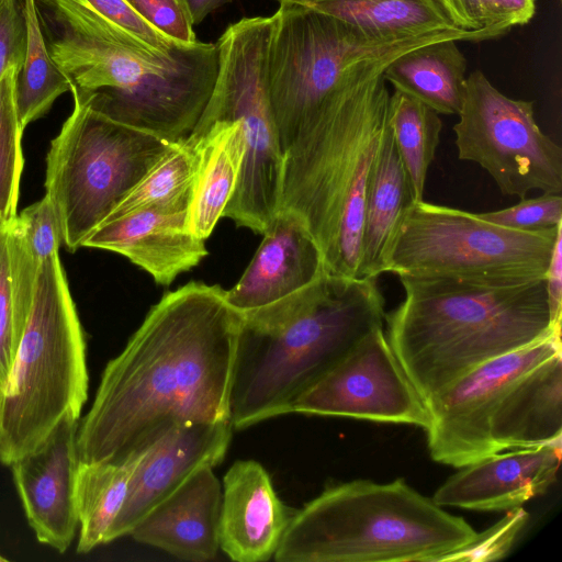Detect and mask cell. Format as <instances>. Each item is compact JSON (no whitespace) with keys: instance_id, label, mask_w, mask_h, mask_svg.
<instances>
[{"instance_id":"obj_1","label":"cell","mask_w":562,"mask_h":562,"mask_svg":"<svg viewBox=\"0 0 562 562\" xmlns=\"http://www.w3.org/2000/svg\"><path fill=\"white\" fill-rule=\"evenodd\" d=\"M225 292L191 281L150 308L79 422V461L122 463L177 427L229 422L243 315Z\"/></svg>"},{"instance_id":"obj_2","label":"cell","mask_w":562,"mask_h":562,"mask_svg":"<svg viewBox=\"0 0 562 562\" xmlns=\"http://www.w3.org/2000/svg\"><path fill=\"white\" fill-rule=\"evenodd\" d=\"M375 278L323 272L296 292L241 313L229 423L245 429L290 414L295 401L383 326Z\"/></svg>"},{"instance_id":"obj_3","label":"cell","mask_w":562,"mask_h":562,"mask_svg":"<svg viewBox=\"0 0 562 562\" xmlns=\"http://www.w3.org/2000/svg\"><path fill=\"white\" fill-rule=\"evenodd\" d=\"M398 279L405 299L384 316L387 340L426 404L480 364L561 335L544 278L509 285Z\"/></svg>"},{"instance_id":"obj_4","label":"cell","mask_w":562,"mask_h":562,"mask_svg":"<svg viewBox=\"0 0 562 562\" xmlns=\"http://www.w3.org/2000/svg\"><path fill=\"white\" fill-rule=\"evenodd\" d=\"M390 97L381 81L328 105L284 151L279 210L303 220L334 276L359 278L366 192Z\"/></svg>"},{"instance_id":"obj_5","label":"cell","mask_w":562,"mask_h":562,"mask_svg":"<svg viewBox=\"0 0 562 562\" xmlns=\"http://www.w3.org/2000/svg\"><path fill=\"white\" fill-rule=\"evenodd\" d=\"M47 47L70 91L125 125L168 142L187 139L215 83L216 43L198 41L173 53L156 50L127 33L85 36L49 29Z\"/></svg>"},{"instance_id":"obj_6","label":"cell","mask_w":562,"mask_h":562,"mask_svg":"<svg viewBox=\"0 0 562 562\" xmlns=\"http://www.w3.org/2000/svg\"><path fill=\"white\" fill-rule=\"evenodd\" d=\"M474 529L403 479L328 487L296 509L273 558L279 562H439Z\"/></svg>"},{"instance_id":"obj_7","label":"cell","mask_w":562,"mask_h":562,"mask_svg":"<svg viewBox=\"0 0 562 562\" xmlns=\"http://www.w3.org/2000/svg\"><path fill=\"white\" fill-rule=\"evenodd\" d=\"M86 341L58 252L40 271L31 312L0 400V462L37 447L88 398Z\"/></svg>"},{"instance_id":"obj_8","label":"cell","mask_w":562,"mask_h":562,"mask_svg":"<svg viewBox=\"0 0 562 562\" xmlns=\"http://www.w3.org/2000/svg\"><path fill=\"white\" fill-rule=\"evenodd\" d=\"M70 92L72 112L46 156L45 194L74 252L172 142L114 121Z\"/></svg>"},{"instance_id":"obj_9","label":"cell","mask_w":562,"mask_h":562,"mask_svg":"<svg viewBox=\"0 0 562 562\" xmlns=\"http://www.w3.org/2000/svg\"><path fill=\"white\" fill-rule=\"evenodd\" d=\"M274 23L276 13L243 18L222 33L216 42L215 83L196 123L240 122L245 156L223 217L260 234L280 209L284 161L269 97L268 57Z\"/></svg>"},{"instance_id":"obj_10","label":"cell","mask_w":562,"mask_h":562,"mask_svg":"<svg viewBox=\"0 0 562 562\" xmlns=\"http://www.w3.org/2000/svg\"><path fill=\"white\" fill-rule=\"evenodd\" d=\"M562 224L518 231L423 201L406 209L389 258L398 277L509 285L543 279Z\"/></svg>"},{"instance_id":"obj_11","label":"cell","mask_w":562,"mask_h":562,"mask_svg":"<svg viewBox=\"0 0 562 562\" xmlns=\"http://www.w3.org/2000/svg\"><path fill=\"white\" fill-rule=\"evenodd\" d=\"M533 104L503 94L481 70L467 77L453 126L458 157L479 164L505 195L562 191V148L538 126Z\"/></svg>"},{"instance_id":"obj_12","label":"cell","mask_w":562,"mask_h":562,"mask_svg":"<svg viewBox=\"0 0 562 562\" xmlns=\"http://www.w3.org/2000/svg\"><path fill=\"white\" fill-rule=\"evenodd\" d=\"M291 413L339 416L427 428L430 415L394 353L383 326L357 346L293 404Z\"/></svg>"},{"instance_id":"obj_13","label":"cell","mask_w":562,"mask_h":562,"mask_svg":"<svg viewBox=\"0 0 562 562\" xmlns=\"http://www.w3.org/2000/svg\"><path fill=\"white\" fill-rule=\"evenodd\" d=\"M559 352L561 335H552L480 364L429 401L430 457L462 468L494 454L490 422L502 397L525 373Z\"/></svg>"},{"instance_id":"obj_14","label":"cell","mask_w":562,"mask_h":562,"mask_svg":"<svg viewBox=\"0 0 562 562\" xmlns=\"http://www.w3.org/2000/svg\"><path fill=\"white\" fill-rule=\"evenodd\" d=\"M80 417L66 413L46 438L10 464L26 520L37 540L60 553L71 544L78 522L75 481Z\"/></svg>"},{"instance_id":"obj_15","label":"cell","mask_w":562,"mask_h":562,"mask_svg":"<svg viewBox=\"0 0 562 562\" xmlns=\"http://www.w3.org/2000/svg\"><path fill=\"white\" fill-rule=\"evenodd\" d=\"M228 420L177 427L150 446L130 480L124 504L106 537V543L130 535L159 503L196 471L220 464L232 440Z\"/></svg>"},{"instance_id":"obj_16","label":"cell","mask_w":562,"mask_h":562,"mask_svg":"<svg viewBox=\"0 0 562 562\" xmlns=\"http://www.w3.org/2000/svg\"><path fill=\"white\" fill-rule=\"evenodd\" d=\"M191 194L101 222L81 247L103 249L126 257L147 271L157 284L169 285L207 256L205 240L187 224Z\"/></svg>"},{"instance_id":"obj_17","label":"cell","mask_w":562,"mask_h":562,"mask_svg":"<svg viewBox=\"0 0 562 562\" xmlns=\"http://www.w3.org/2000/svg\"><path fill=\"white\" fill-rule=\"evenodd\" d=\"M562 443L496 452L462 467L434 494L443 507L499 512L520 507L555 481Z\"/></svg>"},{"instance_id":"obj_18","label":"cell","mask_w":562,"mask_h":562,"mask_svg":"<svg viewBox=\"0 0 562 562\" xmlns=\"http://www.w3.org/2000/svg\"><path fill=\"white\" fill-rule=\"evenodd\" d=\"M295 512L279 498L259 462L237 460L223 479L220 548L236 562L268 561Z\"/></svg>"},{"instance_id":"obj_19","label":"cell","mask_w":562,"mask_h":562,"mask_svg":"<svg viewBox=\"0 0 562 562\" xmlns=\"http://www.w3.org/2000/svg\"><path fill=\"white\" fill-rule=\"evenodd\" d=\"M238 282L225 292L240 313L256 310L306 286L325 272L322 251L303 220L279 210Z\"/></svg>"},{"instance_id":"obj_20","label":"cell","mask_w":562,"mask_h":562,"mask_svg":"<svg viewBox=\"0 0 562 562\" xmlns=\"http://www.w3.org/2000/svg\"><path fill=\"white\" fill-rule=\"evenodd\" d=\"M221 484L206 467L153 508L130 532L137 542L182 560H213L220 548Z\"/></svg>"},{"instance_id":"obj_21","label":"cell","mask_w":562,"mask_h":562,"mask_svg":"<svg viewBox=\"0 0 562 562\" xmlns=\"http://www.w3.org/2000/svg\"><path fill=\"white\" fill-rule=\"evenodd\" d=\"M493 453L562 443V352L519 378L490 422Z\"/></svg>"},{"instance_id":"obj_22","label":"cell","mask_w":562,"mask_h":562,"mask_svg":"<svg viewBox=\"0 0 562 562\" xmlns=\"http://www.w3.org/2000/svg\"><path fill=\"white\" fill-rule=\"evenodd\" d=\"M195 144L198 165L188 207V229L206 240L223 217L236 188L245 156L239 121L196 125L189 136Z\"/></svg>"},{"instance_id":"obj_23","label":"cell","mask_w":562,"mask_h":562,"mask_svg":"<svg viewBox=\"0 0 562 562\" xmlns=\"http://www.w3.org/2000/svg\"><path fill=\"white\" fill-rule=\"evenodd\" d=\"M412 202L408 178L387 125L366 192L359 278L378 279L389 271L393 240Z\"/></svg>"},{"instance_id":"obj_24","label":"cell","mask_w":562,"mask_h":562,"mask_svg":"<svg viewBox=\"0 0 562 562\" xmlns=\"http://www.w3.org/2000/svg\"><path fill=\"white\" fill-rule=\"evenodd\" d=\"M457 43L437 41L402 54L386 66L385 80L438 114L459 115L467 90V59Z\"/></svg>"},{"instance_id":"obj_25","label":"cell","mask_w":562,"mask_h":562,"mask_svg":"<svg viewBox=\"0 0 562 562\" xmlns=\"http://www.w3.org/2000/svg\"><path fill=\"white\" fill-rule=\"evenodd\" d=\"M61 244V225L47 194L8 223L12 292L18 314L25 325L42 266L58 252Z\"/></svg>"},{"instance_id":"obj_26","label":"cell","mask_w":562,"mask_h":562,"mask_svg":"<svg viewBox=\"0 0 562 562\" xmlns=\"http://www.w3.org/2000/svg\"><path fill=\"white\" fill-rule=\"evenodd\" d=\"M146 450L122 463L79 461L75 481L80 526L78 553H88L106 543L108 533L124 504L132 474Z\"/></svg>"},{"instance_id":"obj_27","label":"cell","mask_w":562,"mask_h":562,"mask_svg":"<svg viewBox=\"0 0 562 562\" xmlns=\"http://www.w3.org/2000/svg\"><path fill=\"white\" fill-rule=\"evenodd\" d=\"M36 3L45 9L55 30L85 36L124 32L161 53H173L194 44H183L166 35L126 0H36Z\"/></svg>"},{"instance_id":"obj_28","label":"cell","mask_w":562,"mask_h":562,"mask_svg":"<svg viewBox=\"0 0 562 562\" xmlns=\"http://www.w3.org/2000/svg\"><path fill=\"white\" fill-rule=\"evenodd\" d=\"M305 7L384 35L458 30L435 0H323Z\"/></svg>"},{"instance_id":"obj_29","label":"cell","mask_w":562,"mask_h":562,"mask_svg":"<svg viewBox=\"0 0 562 562\" xmlns=\"http://www.w3.org/2000/svg\"><path fill=\"white\" fill-rule=\"evenodd\" d=\"M26 47L15 83V103L22 130L45 115L71 83L53 60L36 0H22Z\"/></svg>"},{"instance_id":"obj_30","label":"cell","mask_w":562,"mask_h":562,"mask_svg":"<svg viewBox=\"0 0 562 562\" xmlns=\"http://www.w3.org/2000/svg\"><path fill=\"white\" fill-rule=\"evenodd\" d=\"M389 125L406 171L414 202L423 201L426 177L440 139L439 114L404 92L390 97Z\"/></svg>"},{"instance_id":"obj_31","label":"cell","mask_w":562,"mask_h":562,"mask_svg":"<svg viewBox=\"0 0 562 562\" xmlns=\"http://www.w3.org/2000/svg\"><path fill=\"white\" fill-rule=\"evenodd\" d=\"M196 165L198 154L192 139L188 137L184 140L172 143L170 148L103 221L138 209L170 203L191 194Z\"/></svg>"},{"instance_id":"obj_32","label":"cell","mask_w":562,"mask_h":562,"mask_svg":"<svg viewBox=\"0 0 562 562\" xmlns=\"http://www.w3.org/2000/svg\"><path fill=\"white\" fill-rule=\"evenodd\" d=\"M20 67H11L0 80V215L13 220L18 214L20 181L24 166L23 130L20 125L15 83Z\"/></svg>"},{"instance_id":"obj_33","label":"cell","mask_w":562,"mask_h":562,"mask_svg":"<svg viewBox=\"0 0 562 562\" xmlns=\"http://www.w3.org/2000/svg\"><path fill=\"white\" fill-rule=\"evenodd\" d=\"M453 25L464 32L491 31L499 36L528 24L536 0H435Z\"/></svg>"},{"instance_id":"obj_34","label":"cell","mask_w":562,"mask_h":562,"mask_svg":"<svg viewBox=\"0 0 562 562\" xmlns=\"http://www.w3.org/2000/svg\"><path fill=\"white\" fill-rule=\"evenodd\" d=\"M8 223L0 215V393L2 394L25 328L21 321L12 292Z\"/></svg>"},{"instance_id":"obj_35","label":"cell","mask_w":562,"mask_h":562,"mask_svg":"<svg viewBox=\"0 0 562 562\" xmlns=\"http://www.w3.org/2000/svg\"><path fill=\"white\" fill-rule=\"evenodd\" d=\"M476 215L487 222L518 231H547L562 224V198L557 193H543L525 199L513 206Z\"/></svg>"},{"instance_id":"obj_36","label":"cell","mask_w":562,"mask_h":562,"mask_svg":"<svg viewBox=\"0 0 562 562\" xmlns=\"http://www.w3.org/2000/svg\"><path fill=\"white\" fill-rule=\"evenodd\" d=\"M528 519V514L517 507L508 510L497 524L477 533L468 546L452 552L443 561H488L503 558L513 546Z\"/></svg>"},{"instance_id":"obj_37","label":"cell","mask_w":562,"mask_h":562,"mask_svg":"<svg viewBox=\"0 0 562 562\" xmlns=\"http://www.w3.org/2000/svg\"><path fill=\"white\" fill-rule=\"evenodd\" d=\"M156 29L183 43L199 41L184 0H126Z\"/></svg>"},{"instance_id":"obj_38","label":"cell","mask_w":562,"mask_h":562,"mask_svg":"<svg viewBox=\"0 0 562 562\" xmlns=\"http://www.w3.org/2000/svg\"><path fill=\"white\" fill-rule=\"evenodd\" d=\"M25 47L23 1L0 0V80L11 67H21Z\"/></svg>"},{"instance_id":"obj_39","label":"cell","mask_w":562,"mask_h":562,"mask_svg":"<svg viewBox=\"0 0 562 562\" xmlns=\"http://www.w3.org/2000/svg\"><path fill=\"white\" fill-rule=\"evenodd\" d=\"M552 327L561 331L562 316V231L558 234L544 274Z\"/></svg>"},{"instance_id":"obj_40","label":"cell","mask_w":562,"mask_h":562,"mask_svg":"<svg viewBox=\"0 0 562 562\" xmlns=\"http://www.w3.org/2000/svg\"><path fill=\"white\" fill-rule=\"evenodd\" d=\"M193 25L201 23L206 15L233 0H184Z\"/></svg>"},{"instance_id":"obj_41","label":"cell","mask_w":562,"mask_h":562,"mask_svg":"<svg viewBox=\"0 0 562 562\" xmlns=\"http://www.w3.org/2000/svg\"><path fill=\"white\" fill-rule=\"evenodd\" d=\"M280 4L282 3H292V4H302V5H306V4H310V3H313V2H318V1H323V0H277Z\"/></svg>"},{"instance_id":"obj_42","label":"cell","mask_w":562,"mask_h":562,"mask_svg":"<svg viewBox=\"0 0 562 562\" xmlns=\"http://www.w3.org/2000/svg\"><path fill=\"white\" fill-rule=\"evenodd\" d=\"M7 561L1 554H0V562Z\"/></svg>"},{"instance_id":"obj_43","label":"cell","mask_w":562,"mask_h":562,"mask_svg":"<svg viewBox=\"0 0 562 562\" xmlns=\"http://www.w3.org/2000/svg\"><path fill=\"white\" fill-rule=\"evenodd\" d=\"M0 400H1V393H0Z\"/></svg>"}]
</instances>
